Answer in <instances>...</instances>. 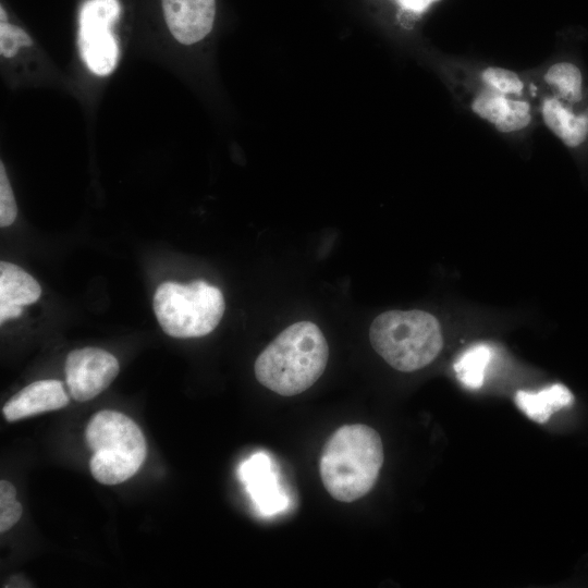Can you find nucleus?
Here are the masks:
<instances>
[{"instance_id":"412c9836","label":"nucleus","mask_w":588,"mask_h":588,"mask_svg":"<svg viewBox=\"0 0 588 588\" xmlns=\"http://www.w3.org/2000/svg\"><path fill=\"white\" fill-rule=\"evenodd\" d=\"M438 0H396V2L405 10L421 13L427 10L431 3Z\"/></svg>"},{"instance_id":"39448f33","label":"nucleus","mask_w":588,"mask_h":588,"mask_svg":"<svg viewBox=\"0 0 588 588\" xmlns=\"http://www.w3.org/2000/svg\"><path fill=\"white\" fill-rule=\"evenodd\" d=\"M152 305L161 329L180 339L209 334L219 324L225 308L220 289L204 280L187 284L163 282L155 292Z\"/></svg>"},{"instance_id":"9b49d317","label":"nucleus","mask_w":588,"mask_h":588,"mask_svg":"<svg viewBox=\"0 0 588 588\" xmlns=\"http://www.w3.org/2000/svg\"><path fill=\"white\" fill-rule=\"evenodd\" d=\"M471 109L503 133L522 130L531 121L528 102L509 99L499 91L480 93L474 99Z\"/></svg>"},{"instance_id":"2eb2a0df","label":"nucleus","mask_w":588,"mask_h":588,"mask_svg":"<svg viewBox=\"0 0 588 588\" xmlns=\"http://www.w3.org/2000/svg\"><path fill=\"white\" fill-rule=\"evenodd\" d=\"M491 357V348L487 344L479 343L468 347L454 363L457 379L467 388H480Z\"/></svg>"},{"instance_id":"aec40b11","label":"nucleus","mask_w":588,"mask_h":588,"mask_svg":"<svg viewBox=\"0 0 588 588\" xmlns=\"http://www.w3.org/2000/svg\"><path fill=\"white\" fill-rule=\"evenodd\" d=\"M17 215V207L10 185L4 164L0 162V225H11Z\"/></svg>"},{"instance_id":"1a4fd4ad","label":"nucleus","mask_w":588,"mask_h":588,"mask_svg":"<svg viewBox=\"0 0 588 588\" xmlns=\"http://www.w3.org/2000/svg\"><path fill=\"white\" fill-rule=\"evenodd\" d=\"M162 9L170 33L183 45L201 40L212 29L216 0H162Z\"/></svg>"},{"instance_id":"f3484780","label":"nucleus","mask_w":588,"mask_h":588,"mask_svg":"<svg viewBox=\"0 0 588 588\" xmlns=\"http://www.w3.org/2000/svg\"><path fill=\"white\" fill-rule=\"evenodd\" d=\"M15 487L8 480L0 481V532L11 529L22 516V504L15 499Z\"/></svg>"},{"instance_id":"4be33fe9","label":"nucleus","mask_w":588,"mask_h":588,"mask_svg":"<svg viewBox=\"0 0 588 588\" xmlns=\"http://www.w3.org/2000/svg\"><path fill=\"white\" fill-rule=\"evenodd\" d=\"M22 314V306L0 305V322L3 323L10 318H15Z\"/></svg>"},{"instance_id":"f257e3e1","label":"nucleus","mask_w":588,"mask_h":588,"mask_svg":"<svg viewBox=\"0 0 588 588\" xmlns=\"http://www.w3.org/2000/svg\"><path fill=\"white\" fill-rule=\"evenodd\" d=\"M329 358L319 327L298 321L284 329L255 362V376L269 390L293 396L309 389L323 373Z\"/></svg>"},{"instance_id":"423d86ee","label":"nucleus","mask_w":588,"mask_h":588,"mask_svg":"<svg viewBox=\"0 0 588 588\" xmlns=\"http://www.w3.org/2000/svg\"><path fill=\"white\" fill-rule=\"evenodd\" d=\"M120 12L118 0H86L82 5L79 52L84 63L96 75H109L117 66L119 47L112 26Z\"/></svg>"},{"instance_id":"0eeeda50","label":"nucleus","mask_w":588,"mask_h":588,"mask_svg":"<svg viewBox=\"0 0 588 588\" xmlns=\"http://www.w3.org/2000/svg\"><path fill=\"white\" fill-rule=\"evenodd\" d=\"M119 362L98 347L77 348L65 359V380L69 394L77 402H86L105 391L119 373Z\"/></svg>"},{"instance_id":"4468645a","label":"nucleus","mask_w":588,"mask_h":588,"mask_svg":"<svg viewBox=\"0 0 588 588\" xmlns=\"http://www.w3.org/2000/svg\"><path fill=\"white\" fill-rule=\"evenodd\" d=\"M41 294L38 282L19 266L0 262V305L25 306L35 303Z\"/></svg>"},{"instance_id":"f03ea898","label":"nucleus","mask_w":588,"mask_h":588,"mask_svg":"<svg viewBox=\"0 0 588 588\" xmlns=\"http://www.w3.org/2000/svg\"><path fill=\"white\" fill-rule=\"evenodd\" d=\"M383 464L379 433L363 424L344 425L326 442L319 471L328 493L341 502H353L375 486Z\"/></svg>"},{"instance_id":"5701e85b","label":"nucleus","mask_w":588,"mask_h":588,"mask_svg":"<svg viewBox=\"0 0 588 588\" xmlns=\"http://www.w3.org/2000/svg\"><path fill=\"white\" fill-rule=\"evenodd\" d=\"M0 15H1V20H0V21H1V23H5V22H8V19H7V13H5V11L3 10V8H2V7H1V9H0Z\"/></svg>"},{"instance_id":"f8f14e48","label":"nucleus","mask_w":588,"mask_h":588,"mask_svg":"<svg viewBox=\"0 0 588 588\" xmlns=\"http://www.w3.org/2000/svg\"><path fill=\"white\" fill-rule=\"evenodd\" d=\"M546 125L568 147H577L588 137V114L574 113L558 98H547L542 103Z\"/></svg>"},{"instance_id":"ddd939ff","label":"nucleus","mask_w":588,"mask_h":588,"mask_svg":"<svg viewBox=\"0 0 588 588\" xmlns=\"http://www.w3.org/2000/svg\"><path fill=\"white\" fill-rule=\"evenodd\" d=\"M573 399L565 385L556 383L538 392L519 391L515 395V403L530 419L542 424L554 412L568 406Z\"/></svg>"},{"instance_id":"9d476101","label":"nucleus","mask_w":588,"mask_h":588,"mask_svg":"<svg viewBox=\"0 0 588 588\" xmlns=\"http://www.w3.org/2000/svg\"><path fill=\"white\" fill-rule=\"evenodd\" d=\"M70 397L61 381L47 379L35 381L16 394L3 406L7 421L13 422L37 414L65 407Z\"/></svg>"},{"instance_id":"7ed1b4c3","label":"nucleus","mask_w":588,"mask_h":588,"mask_svg":"<svg viewBox=\"0 0 588 588\" xmlns=\"http://www.w3.org/2000/svg\"><path fill=\"white\" fill-rule=\"evenodd\" d=\"M369 340L378 355L403 372L428 366L443 346L439 321L424 310L380 314L371 322Z\"/></svg>"},{"instance_id":"a211bd4d","label":"nucleus","mask_w":588,"mask_h":588,"mask_svg":"<svg viewBox=\"0 0 588 588\" xmlns=\"http://www.w3.org/2000/svg\"><path fill=\"white\" fill-rule=\"evenodd\" d=\"M481 78L502 94H520L523 89V83L517 74L505 69L487 68L481 73Z\"/></svg>"},{"instance_id":"dca6fc26","label":"nucleus","mask_w":588,"mask_h":588,"mask_svg":"<svg viewBox=\"0 0 588 588\" xmlns=\"http://www.w3.org/2000/svg\"><path fill=\"white\" fill-rule=\"evenodd\" d=\"M559 96L568 102H578L583 97V76L573 63L560 62L552 65L544 75Z\"/></svg>"},{"instance_id":"20e7f679","label":"nucleus","mask_w":588,"mask_h":588,"mask_svg":"<svg viewBox=\"0 0 588 588\" xmlns=\"http://www.w3.org/2000/svg\"><path fill=\"white\" fill-rule=\"evenodd\" d=\"M85 439L93 451L90 473L102 485L128 480L146 458L147 444L140 428L120 412L95 413L86 426Z\"/></svg>"},{"instance_id":"6ab92c4d","label":"nucleus","mask_w":588,"mask_h":588,"mask_svg":"<svg viewBox=\"0 0 588 588\" xmlns=\"http://www.w3.org/2000/svg\"><path fill=\"white\" fill-rule=\"evenodd\" d=\"M33 40L22 28L0 23V53L4 58L14 57L21 47L32 46Z\"/></svg>"},{"instance_id":"6e6552de","label":"nucleus","mask_w":588,"mask_h":588,"mask_svg":"<svg viewBox=\"0 0 588 588\" xmlns=\"http://www.w3.org/2000/svg\"><path fill=\"white\" fill-rule=\"evenodd\" d=\"M240 476L258 512L271 516L284 512L290 498L281 486L279 473L265 452H257L240 467Z\"/></svg>"}]
</instances>
